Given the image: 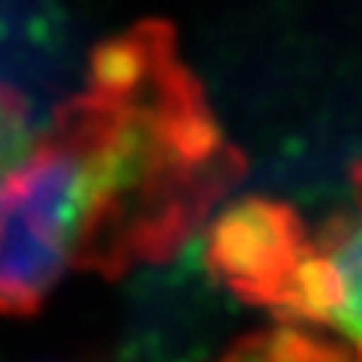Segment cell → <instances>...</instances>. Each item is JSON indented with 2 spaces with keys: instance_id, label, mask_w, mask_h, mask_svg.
<instances>
[{
  "instance_id": "6da1fadb",
  "label": "cell",
  "mask_w": 362,
  "mask_h": 362,
  "mask_svg": "<svg viewBox=\"0 0 362 362\" xmlns=\"http://www.w3.org/2000/svg\"><path fill=\"white\" fill-rule=\"evenodd\" d=\"M242 173L173 28L112 37L85 88L0 173V317L33 314L70 275L166 263Z\"/></svg>"
},
{
  "instance_id": "3957f363",
  "label": "cell",
  "mask_w": 362,
  "mask_h": 362,
  "mask_svg": "<svg viewBox=\"0 0 362 362\" xmlns=\"http://www.w3.org/2000/svg\"><path fill=\"white\" fill-rule=\"evenodd\" d=\"M33 139L28 103L21 100V94L0 85V173L18 160L25 148Z\"/></svg>"
},
{
  "instance_id": "7a4b0ae2",
  "label": "cell",
  "mask_w": 362,
  "mask_h": 362,
  "mask_svg": "<svg viewBox=\"0 0 362 362\" xmlns=\"http://www.w3.org/2000/svg\"><path fill=\"white\" fill-rule=\"evenodd\" d=\"M254 305L284 323L317 326L362 356V163L347 202L320 230L299 221Z\"/></svg>"
}]
</instances>
